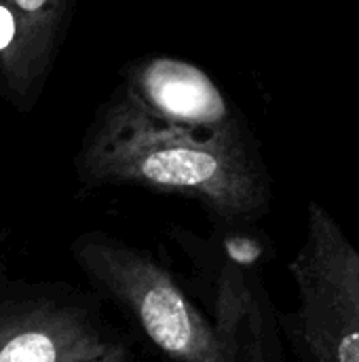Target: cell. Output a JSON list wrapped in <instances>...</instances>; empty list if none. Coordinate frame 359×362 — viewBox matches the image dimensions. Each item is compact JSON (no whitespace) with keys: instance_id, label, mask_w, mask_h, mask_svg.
<instances>
[{"instance_id":"obj_1","label":"cell","mask_w":359,"mask_h":362,"mask_svg":"<svg viewBox=\"0 0 359 362\" xmlns=\"http://www.w3.org/2000/svg\"><path fill=\"white\" fill-rule=\"evenodd\" d=\"M85 191L129 187L201 206L209 223H260L275 204L262 146L197 62L144 53L123 64L74 155Z\"/></svg>"},{"instance_id":"obj_7","label":"cell","mask_w":359,"mask_h":362,"mask_svg":"<svg viewBox=\"0 0 359 362\" xmlns=\"http://www.w3.org/2000/svg\"><path fill=\"white\" fill-rule=\"evenodd\" d=\"M0 238H2V233H0Z\"/></svg>"},{"instance_id":"obj_2","label":"cell","mask_w":359,"mask_h":362,"mask_svg":"<svg viewBox=\"0 0 359 362\" xmlns=\"http://www.w3.org/2000/svg\"><path fill=\"white\" fill-rule=\"evenodd\" d=\"M163 235L184 257V284L214 322L226 361H284L279 310L264 284V267L277 259L273 238L258 223H212L205 235L169 223Z\"/></svg>"},{"instance_id":"obj_6","label":"cell","mask_w":359,"mask_h":362,"mask_svg":"<svg viewBox=\"0 0 359 362\" xmlns=\"http://www.w3.org/2000/svg\"><path fill=\"white\" fill-rule=\"evenodd\" d=\"M23 30V112L38 102L51 68L66 40L72 0H6Z\"/></svg>"},{"instance_id":"obj_5","label":"cell","mask_w":359,"mask_h":362,"mask_svg":"<svg viewBox=\"0 0 359 362\" xmlns=\"http://www.w3.org/2000/svg\"><path fill=\"white\" fill-rule=\"evenodd\" d=\"M135 339L104 314V297L68 284L0 295V362H133Z\"/></svg>"},{"instance_id":"obj_3","label":"cell","mask_w":359,"mask_h":362,"mask_svg":"<svg viewBox=\"0 0 359 362\" xmlns=\"http://www.w3.org/2000/svg\"><path fill=\"white\" fill-rule=\"evenodd\" d=\"M70 252L93 291L159 354L171 361L229 362L205 310L154 252L106 231L80 233Z\"/></svg>"},{"instance_id":"obj_4","label":"cell","mask_w":359,"mask_h":362,"mask_svg":"<svg viewBox=\"0 0 359 362\" xmlns=\"http://www.w3.org/2000/svg\"><path fill=\"white\" fill-rule=\"evenodd\" d=\"M288 272L298 305L279 310V327L294 356L359 362V250L317 199L307 204L305 238Z\"/></svg>"}]
</instances>
